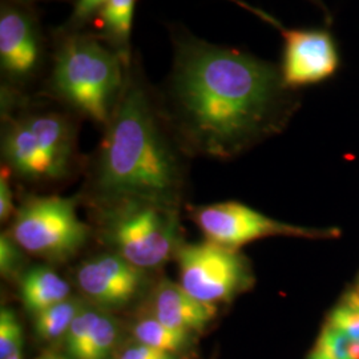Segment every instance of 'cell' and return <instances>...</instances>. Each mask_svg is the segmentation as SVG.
Returning a JSON list of instances; mask_svg holds the SVG:
<instances>
[{"instance_id":"obj_1","label":"cell","mask_w":359,"mask_h":359,"mask_svg":"<svg viewBox=\"0 0 359 359\" xmlns=\"http://www.w3.org/2000/svg\"><path fill=\"white\" fill-rule=\"evenodd\" d=\"M283 79L271 65L196 38L180 39L169 80L176 123L198 154L229 157L268 128Z\"/></svg>"},{"instance_id":"obj_2","label":"cell","mask_w":359,"mask_h":359,"mask_svg":"<svg viewBox=\"0 0 359 359\" xmlns=\"http://www.w3.org/2000/svg\"><path fill=\"white\" fill-rule=\"evenodd\" d=\"M97 161V188L112 205H173L181 184L179 156L161 128L147 90L127 72Z\"/></svg>"},{"instance_id":"obj_3","label":"cell","mask_w":359,"mask_h":359,"mask_svg":"<svg viewBox=\"0 0 359 359\" xmlns=\"http://www.w3.org/2000/svg\"><path fill=\"white\" fill-rule=\"evenodd\" d=\"M123 56L97 39H67L55 57L52 88L90 120L107 126L126 84Z\"/></svg>"},{"instance_id":"obj_4","label":"cell","mask_w":359,"mask_h":359,"mask_svg":"<svg viewBox=\"0 0 359 359\" xmlns=\"http://www.w3.org/2000/svg\"><path fill=\"white\" fill-rule=\"evenodd\" d=\"M105 238L115 253L139 269H156L177 252V222L170 206L144 201L112 205Z\"/></svg>"},{"instance_id":"obj_5","label":"cell","mask_w":359,"mask_h":359,"mask_svg":"<svg viewBox=\"0 0 359 359\" xmlns=\"http://www.w3.org/2000/svg\"><path fill=\"white\" fill-rule=\"evenodd\" d=\"M10 236L29 255L63 261L84 246L90 229L69 198L52 196L27 201L16 213Z\"/></svg>"},{"instance_id":"obj_6","label":"cell","mask_w":359,"mask_h":359,"mask_svg":"<svg viewBox=\"0 0 359 359\" xmlns=\"http://www.w3.org/2000/svg\"><path fill=\"white\" fill-rule=\"evenodd\" d=\"M176 256L180 285L204 304L229 302L252 283L249 266L237 250L205 241L182 245Z\"/></svg>"},{"instance_id":"obj_7","label":"cell","mask_w":359,"mask_h":359,"mask_svg":"<svg viewBox=\"0 0 359 359\" xmlns=\"http://www.w3.org/2000/svg\"><path fill=\"white\" fill-rule=\"evenodd\" d=\"M193 217L205 234L206 241L233 250L273 236L311 238L335 236V231H316L280 222L238 203L201 206L193 212Z\"/></svg>"},{"instance_id":"obj_8","label":"cell","mask_w":359,"mask_h":359,"mask_svg":"<svg viewBox=\"0 0 359 359\" xmlns=\"http://www.w3.org/2000/svg\"><path fill=\"white\" fill-rule=\"evenodd\" d=\"M144 280V270L115 252L84 261L76 273L77 287L100 309L127 306L142 293Z\"/></svg>"},{"instance_id":"obj_9","label":"cell","mask_w":359,"mask_h":359,"mask_svg":"<svg viewBox=\"0 0 359 359\" xmlns=\"http://www.w3.org/2000/svg\"><path fill=\"white\" fill-rule=\"evenodd\" d=\"M280 29L285 38L281 76L285 87L309 86L333 75L338 68V53L327 32Z\"/></svg>"},{"instance_id":"obj_10","label":"cell","mask_w":359,"mask_h":359,"mask_svg":"<svg viewBox=\"0 0 359 359\" xmlns=\"http://www.w3.org/2000/svg\"><path fill=\"white\" fill-rule=\"evenodd\" d=\"M41 39L36 22L28 13L11 4L0 11V65L13 83L34 76L41 65Z\"/></svg>"},{"instance_id":"obj_11","label":"cell","mask_w":359,"mask_h":359,"mask_svg":"<svg viewBox=\"0 0 359 359\" xmlns=\"http://www.w3.org/2000/svg\"><path fill=\"white\" fill-rule=\"evenodd\" d=\"M151 309L161 323L189 334L204 330L217 314V306L196 299L180 283L167 280L156 286Z\"/></svg>"},{"instance_id":"obj_12","label":"cell","mask_w":359,"mask_h":359,"mask_svg":"<svg viewBox=\"0 0 359 359\" xmlns=\"http://www.w3.org/2000/svg\"><path fill=\"white\" fill-rule=\"evenodd\" d=\"M25 117L50 165L52 179L65 176L74 154V132L68 120L53 112Z\"/></svg>"},{"instance_id":"obj_13","label":"cell","mask_w":359,"mask_h":359,"mask_svg":"<svg viewBox=\"0 0 359 359\" xmlns=\"http://www.w3.org/2000/svg\"><path fill=\"white\" fill-rule=\"evenodd\" d=\"M3 154L7 167L26 179H52L50 165L26 117L15 120L6 128L3 136Z\"/></svg>"},{"instance_id":"obj_14","label":"cell","mask_w":359,"mask_h":359,"mask_svg":"<svg viewBox=\"0 0 359 359\" xmlns=\"http://www.w3.org/2000/svg\"><path fill=\"white\" fill-rule=\"evenodd\" d=\"M20 294L25 308L32 314H38L69 298L71 287L50 268L35 266L27 270L22 277Z\"/></svg>"},{"instance_id":"obj_15","label":"cell","mask_w":359,"mask_h":359,"mask_svg":"<svg viewBox=\"0 0 359 359\" xmlns=\"http://www.w3.org/2000/svg\"><path fill=\"white\" fill-rule=\"evenodd\" d=\"M135 339L147 346L154 347L170 354H179L191 344V334L172 329L161 323L154 316L142 317L132 326Z\"/></svg>"},{"instance_id":"obj_16","label":"cell","mask_w":359,"mask_h":359,"mask_svg":"<svg viewBox=\"0 0 359 359\" xmlns=\"http://www.w3.org/2000/svg\"><path fill=\"white\" fill-rule=\"evenodd\" d=\"M118 338L117 322L105 311L97 309L81 346L74 359H108Z\"/></svg>"},{"instance_id":"obj_17","label":"cell","mask_w":359,"mask_h":359,"mask_svg":"<svg viewBox=\"0 0 359 359\" xmlns=\"http://www.w3.org/2000/svg\"><path fill=\"white\" fill-rule=\"evenodd\" d=\"M136 0H108L97 13L99 27L121 51L128 46Z\"/></svg>"},{"instance_id":"obj_18","label":"cell","mask_w":359,"mask_h":359,"mask_svg":"<svg viewBox=\"0 0 359 359\" xmlns=\"http://www.w3.org/2000/svg\"><path fill=\"white\" fill-rule=\"evenodd\" d=\"M83 304L76 298H67L35 314V332L44 341L65 338L72 322L83 309Z\"/></svg>"},{"instance_id":"obj_19","label":"cell","mask_w":359,"mask_h":359,"mask_svg":"<svg viewBox=\"0 0 359 359\" xmlns=\"http://www.w3.org/2000/svg\"><path fill=\"white\" fill-rule=\"evenodd\" d=\"M350 339L330 325H325L308 359H351Z\"/></svg>"},{"instance_id":"obj_20","label":"cell","mask_w":359,"mask_h":359,"mask_svg":"<svg viewBox=\"0 0 359 359\" xmlns=\"http://www.w3.org/2000/svg\"><path fill=\"white\" fill-rule=\"evenodd\" d=\"M23 353V329L11 309L0 311V359Z\"/></svg>"},{"instance_id":"obj_21","label":"cell","mask_w":359,"mask_h":359,"mask_svg":"<svg viewBox=\"0 0 359 359\" xmlns=\"http://www.w3.org/2000/svg\"><path fill=\"white\" fill-rule=\"evenodd\" d=\"M326 323L342 332L350 341L359 344V310L357 309L341 304L330 313Z\"/></svg>"},{"instance_id":"obj_22","label":"cell","mask_w":359,"mask_h":359,"mask_svg":"<svg viewBox=\"0 0 359 359\" xmlns=\"http://www.w3.org/2000/svg\"><path fill=\"white\" fill-rule=\"evenodd\" d=\"M22 248L13 241L10 234L0 237V271L4 278H11L23 266Z\"/></svg>"},{"instance_id":"obj_23","label":"cell","mask_w":359,"mask_h":359,"mask_svg":"<svg viewBox=\"0 0 359 359\" xmlns=\"http://www.w3.org/2000/svg\"><path fill=\"white\" fill-rule=\"evenodd\" d=\"M115 359H176V357L167 351H161L137 342L136 345L120 351Z\"/></svg>"},{"instance_id":"obj_24","label":"cell","mask_w":359,"mask_h":359,"mask_svg":"<svg viewBox=\"0 0 359 359\" xmlns=\"http://www.w3.org/2000/svg\"><path fill=\"white\" fill-rule=\"evenodd\" d=\"M13 192L10 188V168H1L0 175V218L7 219L13 213Z\"/></svg>"},{"instance_id":"obj_25","label":"cell","mask_w":359,"mask_h":359,"mask_svg":"<svg viewBox=\"0 0 359 359\" xmlns=\"http://www.w3.org/2000/svg\"><path fill=\"white\" fill-rule=\"evenodd\" d=\"M108 0H77L74 15L71 19L72 25H83L90 16L97 15Z\"/></svg>"},{"instance_id":"obj_26","label":"cell","mask_w":359,"mask_h":359,"mask_svg":"<svg viewBox=\"0 0 359 359\" xmlns=\"http://www.w3.org/2000/svg\"><path fill=\"white\" fill-rule=\"evenodd\" d=\"M342 304L348 308L359 310V283L351 290L347 292L346 295L342 299Z\"/></svg>"},{"instance_id":"obj_27","label":"cell","mask_w":359,"mask_h":359,"mask_svg":"<svg viewBox=\"0 0 359 359\" xmlns=\"http://www.w3.org/2000/svg\"><path fill=\"white\" fill-rule=\"evenodd\" d=\"M350 357L351 359H359V344L358 342H350Z\"/></svg>"},{"instance_id":"obj_28","label":"cell","mask_w":359,"mask_h":359,"mask_svg":"<svg viewBox=\"0 0 359 359\" xmlns=\"http://www.w3.org/2000/svg\"><path fill=\"white\" fill-rule=\"evenodd\" d=\"M7 359H23V353H19V354H15V355H11V357H8Z\"/></svg>"},{"instance_id":"obj_29","label":"cell","mask_w":359,"mask_h":359,"mask_svg":"<svg viewBox=\"0 0 359 359\" xmlns=\"http://www.w3.org/2000/svg\"><path fill=\"white\" fill-rule=\"evenodd\" d=\"M39 359H65L60 358V357H56V355H46V357H41V358Z\"/></svg>"}]
</instances>
